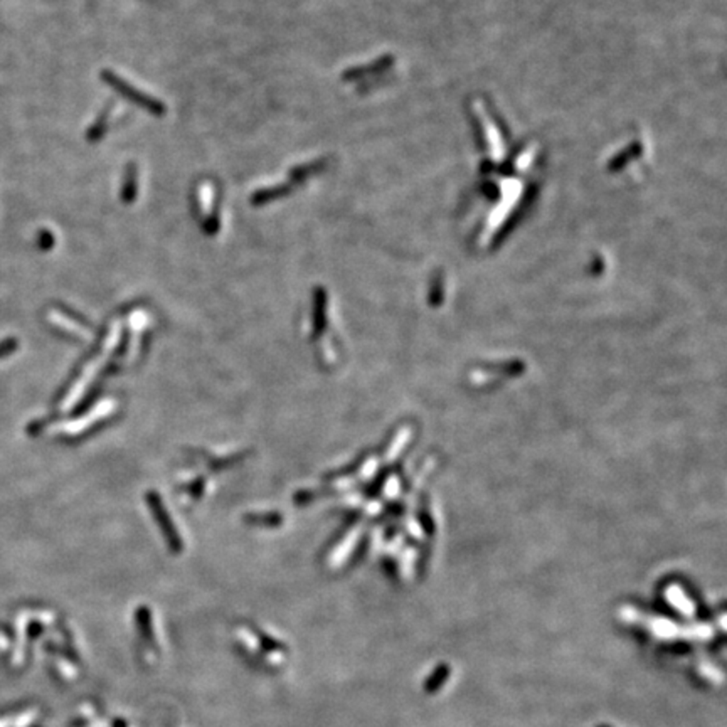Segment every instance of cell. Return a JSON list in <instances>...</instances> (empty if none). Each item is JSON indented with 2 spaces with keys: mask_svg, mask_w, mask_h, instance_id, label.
<instances>
[{
  "mask_svg": "<svg viewBox=\"0 0 727 727\" xmlns=\"http://www.w3.org/2000/svg\"><path fill=\"white\" fill-rule=\"evenodd\" d=\"M101 77H103V81L108 84V86L113 88L116 93H120V95L123 96V98L131 101V103L138 104L142 110L149 111V113L155 115V116L165 115L167 108L162 101L154 98V96L147 95V93L142 91V89L135 88L134 84H130L127 80H123V77L115 75L113 71H103L101 73Z\"/></svg>",
  "mask_w": 727,
  "mask_h": 727,
  "instance_id": "1",
  "label": "cell"
},
{
  "mask_svg": "<svg viewBox=\"0 0 727 727\" xmlns=\"http://www.w3.org/2000/svg\"><path fill=\"white\" fill-rule=\"evenodd\" d=\"M295 185L291 184V182H279V184H275V185H270V187H263L259 190H256L255 194L251 196V204L252 205H264L268 204V202H273L276 199H279V197H285L288 196V194L293 190Z\"/></svg>",
  "mask_w": 727,
  "mask_h": 727,
  "instance_id": "2",
  "label": "cell"
},
{
  "mask_svg": "<svg viewBox=\"0 0 727 727\" xmlns=\"http://www.w3.org/2000/svg\"><path fill=\"white\" fill-rule=\"evenodd\" d=\"M137 190H138L137 167L128 165V169L125 172V181H123V184H122V194H120V197H122L125 204H130V202L137 197Z\"/></svg>",
  "mask_w": 727,
  "mask_h": 727,
  "instance_id": "3",
  "label": "cell"
},
{
  "mask_svg": "<svg viewBox=\"0 0 727 727\" xmlns=\"http://www.w3.org/2000/svg\"><path fill=\"white\" fill-rule=\"evenodd\" d=\"M111 113H113V108H107V110L101 111L98 118H96V122L93 123L91 128H89V130H88V140H89V142H98V140L103 138L104 131H107L108 125H110Z\"/></svg>",
  "mask_w": 727,
  "mask_h": 727,
  "instance_id": "4",
  "label": "cell"
}]
</instances>
